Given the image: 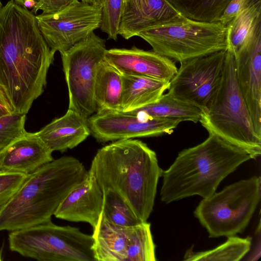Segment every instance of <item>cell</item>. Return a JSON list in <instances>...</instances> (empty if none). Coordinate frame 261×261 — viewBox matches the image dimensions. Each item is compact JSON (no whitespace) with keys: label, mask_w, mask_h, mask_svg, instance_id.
Listing matches in <instances>:
<instances>
[{"label":"cell","mask_w":261,"mask_h":261,"mask_svg":"<svg viewBox=\"0 0 261 261\" xmlns=\"http://www.w3.org/2000/svg\"><path fill=\"white\" fill-rule=\"evenodd\" d=\"M55 53L28 8L9 1L0 9V85L15 112L27 114L43 93Z\"/></svg>","instance_id":"1"},{"label":"cell","mask_w":261,"mask_h":261,"mask_svg":"<svg viewBox=\"0 0 261 261\" xmlns=\"http://www.w3.org/2000/svg\"><path fill=\"white\" fill-rule=\"evenodd\" d=\"M89 171L102 191H115L141 221H147L163 170L146 143L133 139L113 141L97 150Z\"/></svg>","instance_id":"2"},{"label":"cell","mask_w":261,"mask_h":261,"mask_svg":"<svg viewBox=\"0 0 261 261\" xmlns=\"http://www.w3.org/2000/svg\"><path fill=\"white\" fill-rule=\"evenodd\" d=\"M250 159L244 150L209 134L201 143L180 151L163 170L161 201L169 204L194 195L207 198L226 177Z\"/></svg>","instance_id":"3"},{"label":"cell","mask_w":261,"mask_h":261,"mask_svg":"<svg viewBox=\"0 0 261 261\" xmlns=\"http://www.w3.org/2000/svg\"><path fill=\"white\" fill-rule=\"evenodd\" d=\"M87 171L79 160L64 156L29 174L15 194L0 206V231H12L51 221L60 204Z\"/></svg>","instance_id":"4"},{"label":"cell","mask_w":261,"mask_h":261,"mask_svg":"<svg viewBox=\"0 0 261 261\" xmlns=\"http://www.w3.org/2000/svg\"><path fill=\"white\" fill-rule=\"evenodd\" d=\"M209 134L246 151L252 159L261 154V137L256 133L238 84L232 53L227 49L222 76L199 121Z\"/></svg>","instance_id":"5"},{"label":"cell","mask_w":261,"mask_h":261,"mask_svg":"<svg viewBox=\"0 0 261 261\" xmlns=\"http://www.w3.org/2000/svg\"><path fill=\"white\" fill-rule=\"evenodd\" d=\"M261 197V179L253 176L203 198L194 214L210 238L230 237L248 226Z\"/></svg>","instance_id":"6"},{"label":"cell","mask_w":261,"mask_h":261,"mask_svg":"<svg viewBox=\"0 0 261 261\" xmlns=\"http://www.w3.org/2000/svg\"><path fill=\"white\" fill-rule=\"evenodd\" d=\"M138 36L148 43L154 52L179 62L228 47L226 25L220 21H199L184 17L145 29Z\"/></svg>","instance_id":"7"},{"label":"cell","mask_w":261,"mask_h":261,"mask_svg":"<svg viewBox=\"0 0 261 261\" xmlns=\"http://www.w3.org/2000/svg\"><path fill=\"white\" fill-rule=\"evenodd\" d=\"M11 251L40 261H96L92 235L51 221L11 231Z\"/></svg>","instance_id":"8"},{"label":"cell","mask_w":261,"mask_h":261,"mask_svg":"<svg viewBox=\"0 0 261 261\" xmlns=\"http://www.w3.org/2000/svg\"><path fill=\"white\" fill-rule=\"evenodd\" d=\"M105 43L92 32L61 54L68 90V109L87 118L97 111L94 88L98 66L104 60L107 50Z\"/></svg>","instance_id":"9"},{"label":"cell","mask_w":261,"mask_h":261,"mask_svg":"<svg viewBox=\"0 0 261 261\" xmlns=\"http://www.w3.org/2000/svg\"><path fill=\"white\" fill-rule=\"evenodd\" d=\"M96 261H155L151 224L142 222L125 227L108 222L101 214L93 229Z\"/></svg>","instance_id":"10"},{"label":"cell","mask_w":261,"mask_h":261,"mask_svg":"<svg viewBox=\"0 0 261 261\" xmlns=\"http://www.w3.org/2000/svg\"><path fill=\"white\" fill-rule=\"evenodd\" d=\"M227 50L180 62L169 82L172 96L205 110L221 79Z\"/></svg>","instance_id":"11"},{"label":"cell","mask_w":261,"mask_h":261,"mask_svg":"<svg viewBox=\"0 0 261 261\" xmlns=\"http://www.w3.org/2000/svg\"><path fill=\"white\" fill-rule=\"evenodd\" d=\"M40 32L55 53H63L99 28L101 6L80 0L59 12L36 16Z\"/></svg>","instance_id":"12"},{"label":"cell","mask_w":261,"mask_h":261,"mask_svg":"<svg viewBox=\"0 0 261 261\" xmlns=\"http://www.w3.org/2000/svg\"><path fill=\"white\" fill-rule=\"evenodd\" d=\"M88 122L91 134L100 143L171 134L181 122L134 111H98Z\"/></svg>","instance_id":"13"},{"label":"cell","mask_w":261,"mask_h":261,"mask_svg":"<svg viewBox=\"0 0 261 261\" xmlns=\"http://www.w3.org/2000/svg\"><path fill=\"white\" fill-rule=\"evenodd\" d=\"M234 58L238 86L261 137V26Z\"/></svg>","instance_id":"14"},{"label":"cell","mask_w":261,"mask_h":261,"mask_svg":"<svg viewBox=\"0 0 261 261\" xmlns=\"http://www.w3.org/2000/svg\"><path fill=\"white\" fill-rule=\"evenodd\" d=\"M104 60L121 74L147 76L167 82L177 71L173 60L136 46L107 49Z\"/></svg>","instance_id":"15"},{"label":"cell","mask_w":261,"mask_h":261,"mask_svg":"<svg viewBox=\"0 0 261 261\" xmlns=\"http://www.w3.org/2000/svg\"><path fill=\"white\" fill-rule=\"evenodd\" d=\"M103 193L89 171L61 202L54 215L70 222H86L94 229L102 210Z\"/></svg>","instance_id":"16"},{"label":"cell","mask_w":261,"mask_h":261,"mask_svg":"<svg viewBox=\"0 0 261 261\" xmlns=\"http://www.w3.org/2000/svg\"><path fill=\"white\" fill-rule=\"evenodd\" d=\"M184 17L166 0H125L119 35L127 40L148 28Z\"/></svg>","instance_id":"17"},{"label":"cell","mask_w":261,"mask_h":261,"mask_svg":"<svg viewBox=\"0 0 261 261\" xmlns=\"http://www.w3.org/2000/svg\"><path fill=\"white\" fill-rule=\"evenodd\" d=\"M52 152L36 133L27 132L0 151V172L29 175L52 161Z\"/></svg>","instance_id":"18"},{"label":"cell","mask_w":261,"mask_h":261,"mask_svg":"<svg viewBox=\"0 0 261 261\" xmlns=\"http://www.w3.org/2000/svg\"><path fill=\"white\" fill-rule=\"evenodd\" d=\"M36 133L52 152H63L85 141L91 131L87 118L68 109L63 116L53 120Z\"/></svg>","instance_id":"19"},{"label":"cell","mask_w":261,"mask_h":261,"mask_svg":"<svg viewBox=\"0 0 261 261\" xmlns=\"http://www.w3.org/2000/svg\"><path fill=\"white\" fill-rule=\"evenodd\" d=\"M121 111L129 112L156 102L169 82L150 77L122 74Z\"/></svg>","instance_id":"20"},{"label":"cell","mask_w":261,"mask_h":261,"mask_svg":"<svg viewBox=\"0 0 261 261\" xmlns=\"http://www.w3.org/2000/svg\"><path fill=\"white\" fill-rule=\"evenodd\" d=\"M122 74L103 60L98 66L94 99L98 111H121Z\"/></svg>","instance_id":"21"},{"label":"cell","mask_w":261,"mask_h":261,"mask_svg":"<svg viewBox=\"0 0 261 261\" xmlns=\"http://www.w3.org/2000/svg\"><path fill=\"white\" fill-rule=\"evenodd\" d=\"M261 26V4L251 5L227 25V49L236 55Z\"/></svg>","instance_id":"22"},{"label":"cell","mask_w":261,"mask_h":261,"mask_svg":"<svg viewBox=\"0 0 261 261\" xmlns=\"http://www.w3.org/2000/svg\"><path fill=\"white\" fill-rule=\"evenodd\" d=\"M132 111L150 116L169 118L182 121L199 122L201 111L197 107L175 98L168 93L163 94L155 102Z\"/></svg>","instance_id":"23"},{"label":"cell","mask_w":261,"mask_h":261,"mask_svg":"<svg viewBox=\"0 0 261 261\" xmlns=\"http://www.w3.org/2000/svg\"><path fill=\"white\" fill-rule=\"evenodd\" d=\"M251 237L242 238L236 236L227 237L225 242L206 251L194 252L190 248L183 260L188 261H238L241 260L250 249Z\"/></svg>","instance_id":"24"},{"label":"cell","mask_w":261,"mask_h":261,"mask_svg":"<svg viewBox=\"0 0 261 261\" xmlns=\"http://www.w3.org/2000/svg\"><path fill=\"white\" fill-rule=\"evenodd\" d=\"M180 15L193 20L219 21L231 0H166Z\"/></svg>","instance_id":"25"},{"label":"cell","mask_w":261,"mask_h":261,"mask_svg":"<svg viewBox=\"0 0 261 261\" xmlns=\"http://www.w3.org/2000/svg\"><path fill=\"white\" fill-rule=\"evenodd\" d=\"M102 214L113 224L130 227L143 222L136 216L126 201L115 191L108 189L102 191Z\"/></svg>","instance_id":"26"},{"label":"cell","mask_w":261,"mask_h":261,"mask_svg":"<svg viewBox=\"0 0 261 261\" xmlns=\"http://www.w3.org/2000/svg\"><path fill=\"white\" fill-rule=\"evenodd\" d=\"M124 0H102L100 29L109 39L117 40Z\"/></svg>","instance_id":"27"},{"label":"cell","mask_w":261,"mask_h":261,"mask_svg":"<svg viewBox=\"0 0 261 261\" xmlns=\"http://www.w3.org/2000/svg\"><path fill=\"white\" fill-rule=\"evenodd\" d=\"M26 114L16 112L0 116V151L23 135Z\"/></svg>","instance_id":"28"},{"label":"cell","mask_w":261,"mask_h":261,"mask_svg":"<svg viewBox=\"0 0 261 261\" xmlns=\"http://www.w3.org/2000/svg\"><path fill=\"white\" fill-rule=\"evenodd\" d=\"M28 175L16 172H0V206L18 191Z\"/></svg>","instance_id":"29"},{"label":"cell","mask_w":261,"mask_h":261,"mask_svg":"<svg viewBox=\"0 0 261 261\" xmlns=\"http://www.w3.org/2000/svg\"><path fill=\"white\" fill-rule=\"evenodd\" d=\"M78 0H37L31 11L36 14L39 10L43 14L54 13L61 11Z\"/></svg>","instance_id":"30"},{"label":"cell","mask_w":261,"mask_h":261,"mask_svg":"<svg viewBox=\"0 0 261 261\" xmlns=\"http://www.w3.org/2000/svg\"><path fill=\"white\" fill-rule=\"evenodd\" d=\"M249 6V0H231L224 10L219 21L226 25L237 15Z\"/></svg>","instance_id":"31"},{"label":"cell","mask_w":261,"mask_h":261,"mask_svg":"<svg viewBox=\"0 0 261 261\" xmlns=\"http://www.w3.org/2000/svg\"><path fill=\"white\" fill-rule=\"evenodd\" d=\"M260 220L255 230L253 238L251 237V245L249 251L242 260L249 261L257 260L260 257Z\"/></svg>","instance_id":"32"},{"label":"cell","mask_w":261,"mask_h":261,"mask_svg":"<svg viewBox=\"0 0 261 261\" xmlns=\"http://www.w3.org/2000/svg\"><path fill=\"white\" fill-rule=\"evenodd\" d=\"M15 112L14 108L6 92L0 85V116Z\"/></svg>","instance_id":"33"},{"label":"cell","mask_w":261,"mask_h":261,"mask_svg":"<svg viewBox=\"0 0 261 261\" xmlns=\"http://www.w3.org/2000/svg\"><path fill=\"white\" fill-rule=\"evenodd\" d=\"M16 3L27 8H33L37 2V0H14Z\"/></svg>","instance_id":"34"},{"label":"cell","mask_w":261,"mask_h":261,"mask_svg":"<svg viewBox=\"0 0 261 261\" xmlns=\"http://www.w3.org/2000/svg\"><path fill=\"white\" fill-rule=\"evenodd\" d=\"M81 1L85 3L86 4L96 6H101L102 0H80Z\"/></svg>","instance_id":"35"},{"label":"cell","mask_w":261,"mask_h":261,"mask_svg":"<svg viewBox=\"0 0 261 261\" xmlns=\"http://www.w3.org/2000/svg\"><path fill=\"white\" fill-rule=\"evenodd\" d=\"M250 6L261 4V0H249Z\"/></svg>","instance_id":"36"},{"label":"cell","mask_w":261,"mask_h":261,"mask_svg":"<svg viewBox=\"0 0 261 261\" xmlns=\"http://www.w3.org/2000/svg\"><path fill=\"white\" fill-rule=\"evenodd\" d=\"M2 2H1V0H0V9L2 7Z\"/></svg>","instance_id":"37"},{"label":"cell","mask_w":261,"mask_h":261,"mask_svg":"<svg viewBox=\"0 0 261 261\" xmlns=\"http://www.w3.org/2000/svg\"><path fill=\"white\" fill-rule=\"evenodd\" d=\"M124 1H125V0H124Z\"/></svg>","instance_id":"38"},{"label":"cell","mask_w":261,"mask_h":261,"mask_svg":"<svg viewBox=\"0 0 261 261\" xmlns=\"http://www.w3.org/2000/svg\"></svg>","instance_id":"39"}]
</instances>
